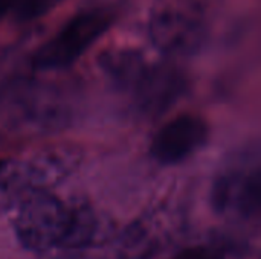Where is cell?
<instances>
[{
    "label": "cell",
    "mask_w": 261,
    "mask_h": 259,
    "mask_svg": "<svg viewBox=\"0 0 261 259\" xmlns=\"http://www.w3.org/2000/svg\"><path fill=\"white\" fill-rule=\"evenodd\" d=\"M208 139L206 122L194 114H180L165 124L151 143V154L161 163H177L197 151Z\"/></svg>",
    "instance_id": "277c9868"
},
{
    "label": "cell",
    "mask_w": 261,
    "mask_h": 259,
    "mask_svg": "<svg viewBox=\"0 0 261 259\" xmlns=\"http://www.w3.org/2000/svg\"><path fill=\"white\" fill-rule=\"evenodd\" d=\"M5 166H6V162H5L3 159H0V174L5 171Z\"/></svg>",
    "instance_id": "30bf717a"
},
{
    "label": "cell",
    "mask_w": 261,
    "mask_h": 259,
    "mask_svg": "<svg viewBox=\"0 0 261 259\" xmlns=\"http://www.w3.org/2000/svg\"><path fill=\"white\" fill-rule=\"evenodd\" d=\"M99 237V223L93 211L87 206L73 208L72 224L63 250H83L90 247Z\"/></svg>",
    "instance_id": "52a82bcc"
},
{
    "label": "cell",
    "mask_w": 261,
    "mask_h": 259,
    "mask_svg": "<svg viewBox=\"0 0 261 259\" xmlns=\"http://www.w3.org/2000/svg\"><path fill=\"white\" fill-rule=\"evenodd\" d=\"M176 221L164 212H153L133 221L119 237V259H154L176 238Z\"/></svg>",
    "instance_id": "3957f363"
},
{
    "label": "cell",
    "mask_w": 261,
    "mask_h": 259,
    "mask_svg": "<svg viewBox=\"0 0 261 259\" xmlns=\"http://www.w3.org/2000/svg\"><path fill=\"white\" fill-rule=\"evenodd\" d=\"M260 203L258 179L223 180L214 191V206L226 215L249 218L257 214Z\"/></svg>",
    "instance_id": "5b68a950"
},
{
    "label": "cell",
    "mask_w": 261,
    "mask_h": 259,
    "mask_svg": "<svg viewBox=\"0 0 261 259\" xmlns=\"http://www.w3.org/2000/svg\"><path fill=\"white\" fill-rule=\"evenodd\" d=\"M174 259H214V255L211 250L206 249H197V250H190L182 255H179Z\"/></svg>",
    "instance_id": "9c48e42d"
},
{
    "label": "cell",
    "mask_w": 261,
    "mask_h": 259,
    "mask_svg": "<svg viewBox=\"0 0 261 259\" xmlns=\"http://www.w3.org/2000/svg\"><path fill=\"white\" fill-rule=\"evenodd\" d=\"M72 215L73 208H67L55 195L34 192L20 203L14 218V231L20 244L31 252L63 250Z\"/></svg>",
    "instance_id": "6da1fadb"
},
{
    "label": "cell",
    "mask_w": 261,
    "mask_h": 259,
    "mask_svg": "<svg viewBox=\"0 0 261 259\" xmlns=\"http://www.w3.org/2000/svg\"><path fill=\"white\" fill-rule=\"evenodd\" d=\"M112 15L90 9L72 17L34 55L32 63L41 69H60L81 56L110 26Z\"/></svg>",
    "instance_id": "7a4b0ae2"
},
{
    "label": "cell",
    "mask_w": 261,
    "mask_h": 259,
    "mask_svg": "<svg viewBox=\"0 0 261 259\" xmlns=\"http://www.w3.org/2000/svg\"><path fill=\"white\" fill-rule=\"evenodd\" d=\"M61 2L63 0H14L12 5H14L17 18L34 20L40 15H44Z\"/></svg>",
    "instance_id": "ba28073f"
},
{
    "label": "cell",
    "mask_w": 261,
    "mask_h": 259,
    "mask_svg": "<svg viewBox=\"0 0 261 259\" xmlns=\"http://www.w3.org/2000/svg\"><path fill=\"white\" fill-rule=\"evenodd\" d=\"M153 29L162 46L174 49L176 38H179L180 47H190L191 40L196 37L197 24L190 17H184L180 12H162L156 17Z\"/></svg>",
    "instance_id": "8992f818"
}]
</instances>
